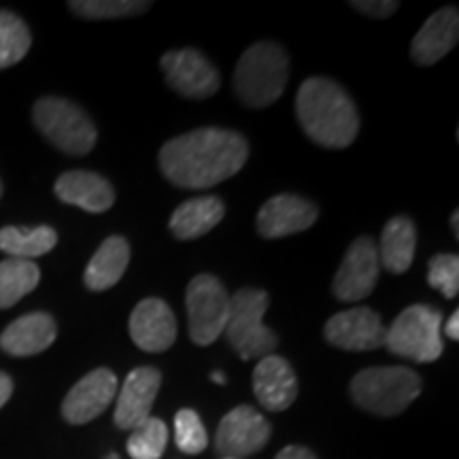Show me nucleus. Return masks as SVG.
<instances>
[{
  "label": "nucleus",
  "instance_id": "f8f14e48",
  "mask_svg": "<svg viewBox=\"0 0 459 459\" xmlns=\"http://www.w3.org/2000/svg\"><path fill=\"white\" fill-rule=\"evenodd\" d=\"M324 334L332 347L342 351H375L385 347L387 328L372 308L355 307L332 315Z\"/></svg>",
  "mask_w": 459,
  "mask_h": 459
},
{
  "label": "nucleus",
  "instance_id": "a211bd4d",
  "mask_svg": "<svg viewBox=\"0 0 459 459\" xmlns=\"http://www.w3.org/2000/svg\"><path fill=\"white\" fill-rule=\"evenodd\" d=\"M459 39V13L455 7H445L428 17L421 30L411 43V56L419 66H432L449 54Z\"/></svg>",
  "mask_w": 459,
  "mask_h": 459
},
{
  "label": "nucleus",
  "instance_id": "c756f323",
  "mask_svg": "<svg viewBox=\"0 0 459 459\" xmlns=\"http://www.w3.org/2000/svg\"><path fill=\"white\" fill-rule=\"evenodd\" d=\"M428 283L449 300L459 294V257L455 254H438L428 264Z\"/></svg>",
  "mask_w": 459,
  "mask_h": 459
},
{
  "label": "nucleus",
  "instance_id": "dca6fc26",
  "mask_svg": "<svg viewBox=\"0 0 459 459\" xmlns=\"http://www.w3.org/2000/svg\"><path fill=\"white\" fill-rule=\"evenodd\" d=\"M319 211L307 198L296 194L273 196L257 213V232L264 238H283L304 232L317 221Z\"/></svg>",
  "mask_w": 459,
  "mask_h": 459
},
{
  "label": "nucleus",
  "instance_id": "bb28decb",
  "mask_svg": "<svg viewBox=\"0 0 459 459\" xmlns=\"http://www.w3.org/2000/svg\"><path fill=\"white\" fill-rule=\"evenodd\" d=\"M130 438L126 446L132 459H160L169 445V428L162 419L149 417L130 429Z\"/></svg>",
  "mask_w": 459,
  "mask_h": 459
},
{
  "label": "nucleus",
  "instance_id": "f704fd0d",
  "mask_svg": "<svg viewBox=\"0 0 459 459\" xmlns=\"http://www.w3.org/2000/svg\"><path fill=\"white\" fill-rule=\"evenodd\" d=\"M459 211H455V213H453V217H451V226H453V237L455 238H459Z\"/></svg>",
  "mask_w": 459,
  "mask_h": 459
},
{
  "label": "nucleus",
  "instance_id": "cd10ccee",
  "mask_svg": "<svg viewBox=\"0 0 459 459\" xmlns=\"http://www.w3.org/2000/svg\"><path fill=\"white\" fill-rule=\"evenodd\" d=\"M74 13L88 20H117V17L141 15L152 9V3L141 0H74L68 3Z\"/></svg>",
  "mask_w": 459,
  "mask_h": 459
},
{
  "label": "nucleus",
  "instance_id": "6ab92c4d",
  "mask_svg": "<svg viewBox=\"0 0 459 459\" xmlns=\"http://www.w3.org/2000/svg\"><path fill=\"white\" fill-rule=\"evenodd\" d=\"M56 196L88 213H105L115 204V189L105 177L90 170H68L56 181Z\"/></svg>",
  "mask_w": 459,
  "mask_h": 459
},
{
  "label": "nucleus",
  "instance_id": "5701e85b",
  "mask_svg": "<svg viewBox=\"0 0 459 459\" xmlns=\"http://www.w3.org/2000/svg\"><path fill=\"white\" fill-rule=\"evenodd\" d=\"M130 264V245L124 237H108L99 247L85 268L83 281L85 287L91 291L111 290L124 277L126 268Z\"/></svg>",
  "mask_w": 459,
  "mask_h": 459
},
{
  "label": "nucleus",
  "instance_id": "58836bf2",
  "mask_svg": "<svg viewBox=\"0 0 459 459\" xmlns=\"http://www.w3.org/2000/svg\"><path fill=\"white\" fill-rule=\"evenodd\" d=\"M223 459H230V457H223Z\"/></svg>",
  "mask_w": 459,
  "mask_h": 459
},
{
  "label": "nucleus",
  "instance_id": "f3484780",
  "mask_svg": "<svg viewBox=\"0 0 459 459\" xmlns=\"http://www.w3.org/2000/svg\"><path fill=\"white\" fill-rule=\"evenodd\" d=\"M254 392L266 411L290 409L298 395V378L290 361L274 353L262 358L254 370Z\"/></svg>",
  "mask_w": 459,
  "mask_h": 459
},
{
  "label": "nucleus",
  "instance_id": "473e14b6",
  "mask_svg": "<svg viewBox=\"0 0 459 459\" xmlns=\"http://www.w3.org/2000/svg\"><path fill=\"white\" fill-rule=\"evenodd\" d=\"M11 394H13V381H11L9 375H4V372H0V409H3L4 404H7Z\"/></svg>",
  "mask_w": 459,
  "mask_h": 459
},
{
  "label": "nucleus",
  "instance_id": "2eb2a0df",
  "mask_svg": "<svg viewBox=\"0 0 459 459\" xmlns=\"http://www.w3.org/2000/svg\"><path fill=\"white\" fill-rule=\"evenodd\" d=\"M162 375L153 366H139L126 377L115 404V426L119 429H134L149 419L153 402L158 398Z\"/></svg>",
  "mask_w": 459,
  "mask_h": 459
},
{
  "label": "nucleus",
  "instance_id": "aec40b11",
  "mask_svg": "<svg viewBox=\"0 0 459 459\" xmlns=\"http://www.w3.org/2000/svg\"><path fill=\"white\" fill-rule=\"evenodd\" d=\"M57 325L48 313H28L15 319L0 334V349L13 358H30L54 344Z\"/></svg>",
  "mask_w": 459,
  "mask_h": 459
},
{
  "label": "nucleus",
  "instance_id": "4be33fe9",
  "mask_svg": "<svg viewBox=\"0 0 459 459\" xmlns=\"http://www.w3.org/2000/svg\"><path fill=\"white\" fill-rule=\"evenodd\" d=\"M378 249V262L385 271L402 274L411 268L417 251V228L411 217H394L385 223L381 234V247Z\"/></svg>",
  "mask_w": 459,
  "mask_h": 459
},
{
  "label": "nucleus",
  "instance_id": "9d476101",
  "mask_svg": "<svg viewBox=\"0 0 459 459\" xmlns=\"http://www.w3.org/2000/svg\"><path fill=\"white\" fill-rule=\"evenodd\" d=\"M378 273H381V262H378L375 240L368 237L358 238L342 257L334 283H332V291L341 302L364 300L377 287Z\"/></svg>",
  "mask_w": 459,
  "mask_h": 459
},
{
  "label": "nucleus",
  "instance_id": "b1692460",
  "mask_svg": "<svg viewBox=\"0 0 459 459\" xmlns=\"http://www.w3.org/2000/svg\"><path fill=\"white\" fill-rule=\"evenodd\" d=\"M57 243V234L54 228H15L7 226L0 230V251H4L15 260H34L49 254Z\"/></svg>",
  "mask_w": 459,
  "mask_h": 459
},
{
  "label": "nucleus",
  "instance_id": "ddd939ff",
  "mask_svg": "<svg viewBox=\"0 0 459 459\" xmlns=\"http://www.w3.org/2000/svg\"><path fill=\"white\" fill-rule=\"evenodd\" d=\"M115 395H117V377L108 368H96L68 392L62 402V415L73 426H83L100 417Z\"/></svg>",
  "mask_w": 459,
  "mask_h": 459
},
{
  "label": "nucleus",
  "instance_id": "e433bc0d",
  "mask_svg": "<svg viewBox=\"0 0 459 459\" xmlns=\"http://www.w3.org/2000/svg\"><path fill=\"white\" fill-rule=\"evenodd\" d=\"M105 459H119V455H115V453H111V455H107Z\"/></svg>",
  "mask_w": 459,
  "mask_h": 459
},
{
  "label": "nucleus",
  "instance_id": "c9c22d12",
  "mask_svg": "<svg viewBox=\"0 0 459 459\" xmlns=\"http://www.w3.org/2000/svg\"><path fill=\"white\" fill-rule=\"evenodd\" d=\"M211 378H213L217 385H226V377H223V372H220V370L211 372Z\"/></svg>",
  "mask_w": 459,
  "mask_h": 459
},
{
  "label": "nucleus",
  "instance_id": "7ed1b4c3",
  "mask_svg": "<svg viewBox=\"0 0 459 459\" xmlns=\"http://www.w3.org/2000/svg\"><path fill=\"white\" fill-rule=\"evenodd\" d=\"M290 79V57L277 43L260 41L240 56L234 90L245 107L264 108L281 99Z\"/></svg>",
  "mask_w": 459,
  "mask_h": 459
},
{
  "label": "nucleus",
  "instance_id": "2f4dec72",
  "mask_svg": "<svg viewBox=\"0 0 459 459\" xmlns=\"http://www.w3.org/2000/svg\"><path fill=\"white\" fill-rule=\"evenodd\" d=\"M274 459H317V457H315V453L304 449V446H285V449L281 451Z\"/></svg>",
  "mask_w": 459,
  "mask_h": 459
},
{
  "label": "nucleus",
  "instance_id": "0eeeda50",
  "mask_svg": "<svg viewBox=\"0 0 459 459\" xmlns=\"http://www.w3.org/2000/svg\"><path fill=\"white\" fill-rule=\"evenodd\" d=\"M32 117L45 139L68 156H85L99 139V132L88 113L66 99H41L34 105Z\"/></svg>",
  "mask_w": 459,
  "mask_h": 459
},
{
  "label": "nucleus",
  "instance_id": "393cba45",
  "mask_svg": "<svg viewBox=\"0 0 459 459\" xmlns=\"http://www.w3.org/2000/svg\"><path fill=\"white\" fill-rule=\"evenodd\" d=\"M41 281V271L30 260L7 257L0 262V308H11L30 294Z\"/></svg>",
  "mask_w": 459,
  "mask_h": 459
},
{
  "label": "nucleus",
  "instance_id": "c85d7f7f",
  "mask_svg": "<svg viewBox=\"0 0 459 459\" xmlns=\"http://www.w3.org/2000/svg\"><path fill=\"white\" fill-rule=\"evenodd\" d=\"M175 443L179 451L187 455H198L209 445V434L200 421L198 412L192 409H181L175 415Z\"/></svg>",
  "mask_w": 459,
  "mask_h": 459
},
{
  "label": "nucleus",
  "instance_id": "1a4fd4ad",
  "mask_svg": "<svg viewBox=\"0 0 459 459\" xmlns=\"http://www.w3.org/2000/svg\"><path fill=\"white\" fill-rule=\"evenodd\" d=\"M166 83L186 99L203 100L217 94L221 85L220 71L198 49H177L160 57Z\"/></svg>",
  "mask_w": 459,
  "mask_h": 459
},
{
  "label": "nucleus",
  "instance_id": "4c0bfd02",
  "mask_svg": "<svg viewBox=\"0 0 459 459\" xmlns=\"http://www.w3.org/2000/svg\"><path fill=\"white\" fill-rule=\"evenodd\" d=\"M0 196H3V183H0Z\"/></svg>",
  "mask_w": 459,
  "mask_h": 459
},
{
  "label": "nucleus",
  "instance_id": "39448f33",
  "mask_svg": "<svg viewBox=\"0 0 459 459\" xmlns=\"http://www.w3.org/2000/svg\"><path fill=\"white\" fill-rule=\"evenodd\" d=\"M421 394V378L404 366H383L358 372L351 381V398L359 409L378 417H394L409 409Z\"/></svg>",
  "mask_w": 459,
  "mask_h": 459
},
{
  "label": "nucleus",
  "instance_id": "4468645a",
  "mask_svg": "<svg viewBox=\"0 0 459 459\" xmlns=\"http://www.w3.org/2000/svg\"><path fill=\"white\" fill-rule=\"evenodd\" d=\"M130 336L147 353H164L177 341V319L162 298H145L130 315Z\"/></svg>",
  "mask_w": 459,
  "mask_h": 459
},
{
  "label": "nucleus",
  "instance_id": "20e7f679",
  "mask_svg": "<svg viewBox=\"0 0 459 459\" xmlns=\"http://www.w3.org/2000/svg\"><path fill=\"white\" fill-rule=\"evenodd\" d=\"M268 302L271 298L266 291L255 290V287L238 290L230 298V313L223 334L240 359H262L266 355H273L277 349V334L264 325Z\"/></svg>",
  "mask_w": 459,
  "mask_h": 459
},
{
  "label": "nucleus",
  "instance_id": "423d86ee",
  "mask_svg": "<svg viewBox=\"0 0 459 459\" xmlns=\"http://www.w3.org/2000/svg\"><path fill=\"white\" fill-rule=\"evenodd\" d=\"M443 313L428 304H412L387 328L385 347L398 358L429 364L443 355Z\"/></svg>",
  "mask_w": 459,
  "mask_h": 459
},
{
  "label": "nucleus",
  "instance_id": "412c9836",
  "mask_svg": "<svg viewBox=\"0 0 459 459\" xmlns=\"http://www.w3.org/2000/svg\"><path fill=\"white\" fill-rule=\"evenodd\" d=\"M226 215V204L217 196L192 198L179 204L170 217V232L179 240H194L204 237Z\"/></svg>",
  "mask_w": 459,
  "mask_h": 459
},
{
  "label": "nucleus",
  "instance_id": "9b49d317",
  "mask_svg": "<svg viewBox=\"0 0 459 459\" xmlns=\"http://www.w3.org/2000/svg\"><path fill=\"white\" fill-rule=\"evenodd\" d=\"M271 423L254 406H237L221 419L215 446L223 457L243 459L262 451L271 440Z\"/></svg>",
  "mask_w": 459,
  "mask_h": 459
},
{
  "label": "nucleus",
  "instance_id": "f03ea898",
  "mask_svg": "<svg viewBox=\"0 0 459 459\" xmlns=\"http://www.w3.org/2000/svg\"><path fill=\"white\" fill-rule=\"evenodd\" d=\"M296 117L308 139L325 149H344L358 139V107L332 79L311 77L300 85Z\"/></svg>",
  "mask_w": 459,
  "mask_h": 459
},
{
  "label": "nucleus",
  "instance_id": "6e6552de",
  "mask_svg": "<svg viewBox=\"0 0 459 459\" xmlns=\"http://www.w3.org/2000/svg\"><path fill=\"white\" fill-rule=\"evenodd\" d=\"M187 332L192 342L206 347L223 334L230 313L226 287L213 274H198L189 281L186 291Z\"/></svg>",
  "mask_w": 459,
  "mask_h": 459
},
{
  "label": "nucleus",
  "instance_id": "a878e982",
  "mask_svg": "<svg viewBox=\"0 0 459 459\" xmlns=\"http://www.w3.org/2000/svg\"><path fill=\"white\" fill-rule=\"evenodd\" d=\"M30 45V30L22 17L0 9V68H9L24 60Z\"/></svg>",
  "mask_w": 459,
  "mask_h": 459
},
{
  "label": "nucleus",
  "instance_id": "72a5a7b5",
  "mask_svg": "<svg viewBox=\"0 0 459 459\" xmlns=\"http://www.w3.org/2000/svg\"><path fill=\"white\" fill-rule=\"evenodd\" d=\"M445 334L451 338V341H457L459 338V311H455L451 315V319L446 321L445 325Z\"/></svg>",
  "mask_w": 459,
  "mask_h": 459
},
{
  "label": "nucleus",
  "instance_id": "7c9ffc66",
  "mask_svg": "<svg viewBox=\"0 0 459 459\" xmlns=\"http://www.w3.org/2000/svg\"><path fill=\"white\" fill-rule=\"evenodd\" d=\"M400 4L395 0H353L351 9L358 11L361 15H368V17H377V20H383V17L394 15L398 11Z\"/></svg>",
  "mask_w": 459,
  "mask_h": 459
},
{
  "label": "nucleus",
  "instance_id": "f257e3e1",
  "mask_svg": "<svg viewBox=\"0 0 459 459\" xmlns=\"http://www.w3.org/2000/svg\"><path fill=\"white\" fill-rule=\"evenodd\" d=\"M249 143L240 132L198 128L170 139L160 152V170L181 189H209L247 164Z\"/></svg>",
  "mask_w": 459,
  "mask_h": 459
}]
</instances>
